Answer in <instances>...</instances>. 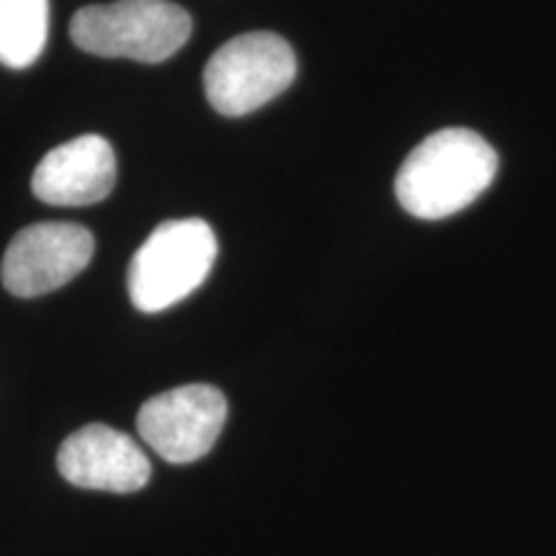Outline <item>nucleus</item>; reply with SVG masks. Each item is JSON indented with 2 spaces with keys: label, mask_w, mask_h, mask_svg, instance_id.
Masks as SVG:
<instances>
[{
  "label": "nucleus",
  "mask_w": 556,
  "mask_h": 556,
  "mask_svg": "<svg viewBox=\"0 0 556 556\" xmlns=\"http://www.w3.org/2000/svg\"><path fill=\"white\" fill-rule=\"evenodd\" d=\"M58 469L70 484L116 495L139 492L152 477V464L135 438L103 422H93L65 438Z\"/></svg>",
  "instance_id": "nucleus-7"
},
{
  "label": "nucleus",
  "mask_w": 556,
  "mask_h": 556,
  "mask_svg": "<svg viewBox=\"0 0 556 556\" xmlns=\"http://www.w3.org/2000/svg\"><path fill=\"white\" fill-rule=\"evenodd\" d=\"M50 37V0H0V65L26 70Z\"/></svg>",
  "instance_id": "nucleus-9"
},
{
  "label": "nucleus",
  "mask_w": 556,
  "mask_h": 556,
  "mask_svg": "<svg viewBox=\"0 0 556 556\" xmlns=\"http://www.w3.org/2000/svg\"><path fill=\"white\" fill-rule=\"evenodd\" d=\"M116 186V152L101 135L70 139L41 157L31 176L34 197L52 206L99 204Z\"/></svg>",
  "instance_id": "nucleus-8"
},
{
  "label": "nucleus",
  "mask_w": 556,
  "mask_h": 556,
  "mask_svg": "<svg viewBox=\"0 0 556 556\" xmlns=\"http://www.w3.org/2000/svg\"><path fill=\"white\" fill-rule=\"evenodd\" d=\"M96 240L70 222H39L21 229L5 248L0 278L18 299H34L65 287L93 258Z\"/></svg>",
  "instance_id": "nucleus-6"
},
{
  "label": "nucleus",
  "mask_w": 556,
  "mask_h": 556,
  "mask_svg": "<svg viewBox=\"0 0 556 556\" xmlns=\"http://www.w3.org/2000/svg\"><path fill=\"white\" fill-rule=\"evenodd\" d=\"M497 176V152L477 131L441 129L409 152L394 193L417 219H446L475 204Z\"/></svg>",
  "instance_id": "nucleus-1"
},
{
  "label": "nucleus",
  "mask_w": 556,
  "mask_h": 556,
  "mask_svg": "<svg viewBox=\"0 0 556 556\" xmlns=\"http://www.w3.org/2000/svg\"><path fill=\"white\" fill-rule=\"evenodd\" d=\"M227 400L212 384H186L148 400L137 415L142 441L168 464H191L214 448Z\"/></svg>",
  "instance_id": "nucleus-5"
},
{
  "label": "nucleus",
  "mask_w": 556,
  "mask_h": 556,
  "mask_svg": "<svg viewBox=\"0 0 556 556\" xmlns=\"http://www.w3.org/2000/svg\"><path fill=\"white\" fill-rule=\"evenodd\" d=\"M191 16L170 0H116L86 5L70 21V37L83 52L155 65L191 37Z\"/></svg>",
  "instance_id": "nucleus-3"
},
{
  "label": "nucleus",
  "mask_w": 556,
  "mask_h": 556,
  "mask_svg": "<svg viewBox=\"0 0 556 556\" xmlns=\"http://www.w3.org/2000/svg\"><path fill=\"white\" fill-rule=\"evenodd\" d=\"M296 78V54L274 31H248L222 45L204 70V90L222 116H245L281 96Z\"/></svg>",
  "instance_id": "nucleus-4"
},
{
  "label": "nucleus",
  "mask_w": 556,
  "mask_h": 556,
  "mask_svg": "<svg viewBox=\"0 0 556 556\" xmlns=\"http://www.w3.org/2000/svg\"><path fill=\"white\" fill-rule=\"evenodd\" d=\"M219 245L208 222L168 219L150 232L129 263V299L144 315H155L191 296L212 274Z\"/></svg>",
  "instance_id": "nucleus-2"
}]
</instances>
